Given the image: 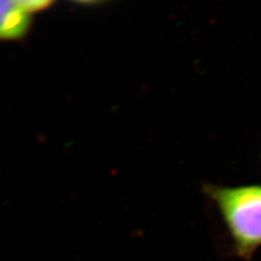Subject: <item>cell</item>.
Listing matches in <instances>:
<instances>
[{
    "label": "cell",
    "instance_id": "cell-2",
    "mask_svg": "<svg viewBox=\"0 0 261 261\" xmlns=\"http://www.w3.org/2000/svg\"><path fill=\"white\" fill-rule=\"evenodd\" d=\"M46 9L41 0H0V41L19 42L28 37L33 16Z\"/></svg>",
    "mask_w": 261,
    "mask_h": 261
},
{
    "label": "cell",
    "instance_id": "cell-1",
    "mask_svg": "<svg viewBox=\"0 0 261 261\" xmlns=\"http://www.w3.org/2000/svg\"><path fill=\"white\" fill-rule=\"evenodd\" d=\"M204 194L222 217L233 255L252 260L261 248V184L206 185Z\"/></svg>",
    "mask_w": 261,
    "mask_h": 261
}]
</instances>
